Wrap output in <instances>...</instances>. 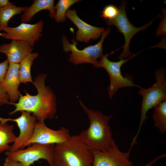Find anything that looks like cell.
<instances>
[{
  "mask_svg": "<svg viewBox=\"0 0 166 166\" xmlns=\"http://www.w3.org/2000/svg\"><path fill=\"white\" fill-rule=\"evenodd\" d=\"M126 1H122L119 7V13L114 19L107 21L106 24L109 26L114 25L119 31L124 36L125 38L124 45L121 47L123 48V51L118 57L120 60L124 59L126 57H130L132 54L130 51L129 45L132 37L137 33L147 29L152 23L154 20L140 27H136L130 22L127 18L126 11Z\"/></svg>",
  "mask_w": 166,
  "mask_h": 166,
  "instance_id": "obj_8",
  "label": "cell"
},
{
  "mask_svg": "<svg viewBox=\"0 0 166 166\" xmlns=\"http://www.w3.org/2000/svg\"><path fill=\"white\" fill-rule=\"evenodd\" d=\"M119 8L113 4L105 6L101 11L100 17L107 21H110L115 19L119 13Z\"/></svg>",
  "mask_w": 166,
  "mask_h": 166,
  "instance_id": "obj_22",
  "label": "cell"
},
{
  "mask_svg": "<svg viewBox=\"0 0 166 166\" xmlns=\"http://www.w3.org/2000/svg\"><path fill=\"white\" fill-rule=\"evenodd\" d=\"M3 165L4 166H25L21 163L7 156L5 159Z\"/></svg>",
  "mask_w": 166,
  "mask_h": 166,
  "instance_id": "obj_26",
  "label": "cell"
},
{
  "mask_svg": "<svg viewBox=\"0 0 166 166\" xmlns=\"http://www.w3.org/2000/svg\"><path fill=\"white\" fill-rule=\"evenodd\" d=\"M14 125L0 122V154L9 151V144L14 143L17 137L14 132Z\"/></svg>",
  "mask_w": 166,
  "mask_h": 166,
  "instance_id": "obj_17",
  "label": "cell"
},
{
  "mask_svg": "<svg viewBox=\"0 0 166 166\" xmlns=\"http://www.w3.org/2000/svg\"><path fill=\"white\" fill-rule=\"evenodd\" d=\"M66 17L70 19L77 27L76 33L77 41L88 43L91 39H96L100 37L105 31L104 27H98L89 24L81 20L75 10L68 9Z\"/></svg>",
  "mask_w": 166,
  "mask_h": 166,
  "instance_id": "obj_13",
  "label": "cell"
},
{
  "mask_svg": "<svg viewBox=\"0 0 166 166\" xmlns=\"http://www.w3.org/2000/svg\"><path fill=\"white\" fill-rule=\"evenodd\" d=\"M19 64L10 63L2 85L9 97V102L15 103L21 95L18 90L21 83L19 77Z\"/></svg>",
  "mask_w": 166,
  "mask_h": 166,
  "instance_id": "obj_15",
  "label": "cell"
},
{
  "mask_svg": "<svg viewBox=\"0 0 166 166\" xmlns=\"http://www.w3.org/2000/svg\"><path fill=\"white\" fill-rule=\"evenodd\" d=\"M132 148L130 146L127 152H124L115 144L105 151L91 149L93 156V166H133L129 160Z\"/></svg>",
  "mask_w": 166,
  "mask_h": 166,
  "instance_id": "obj_12",
  "label": "cell"
},
{
  "mask_svg": "<svg viewBox=\"0 0 166 166\" xmlns=\"http://www.w3.org/2000/svg\"><path fill=\"white\" fill-rule=\"evenodd\" d=\"M44 23L40 20L34 24L21 23L15 27L8 26L0 33V36L7 39L25 41L33 47L42 36Z\"/></svg>",
  "mask_w": 166,
  "mask_h": 166,
  "instance_id": "obj_9",
  "label": "cell"
},
{
  "mask_svg": "<svg viewBox=\"0 0 166 166\" xmlns=\"http://www.w3.org/2000/svg\"><path fill=\"white\" fill-rule=\"evenodd\" d=\"M33 49L27 42L14 40L0 45V53L6 55L10 63L19 64Z\"/></svg>",
  "mask_w": 166,
  "mask_h": 166,
  "instance_id": "obj_14",
  "label": "cell"
},
{
  "mask_svg": "<svg viewBox=\"0 0 166 166\" xmlns=\"http://www.w3.org/2000/svg\"><path fill=\"white\" fill-rule=\"evenodd\" d=\"M162 12L163 14V18L160 22L159 26L156 31V35L157 37L163 35L166 36V9H163Z\"/></svg>",
  "mask_w": 166,
  "mask_h": 166,
  "instance_id": "obj_23",
  "label": "cell"
},
{
  "mask_svg": "<svg viewBox=\"0 0 166 166\" xmlns=\"http://www.w3.org/2000/svg\"><path fill=\"white\" fill-rule=\"evenodd\" d=\"M156 82L147 89L140 87L139 91L143 97L140 111V117L139 128L133 137L131 144H135L140 132L141 127L147 119L148 111L160 103L166 101V78L164 68L157 69L155 72Z\"/></svg>",
  "mask_w": 166,
  "mask_h": 166,
  "instance_id": "obj_4",
  "label": "cell"
},
{
  "mask_svg": "<svg viewBox=\"0 0 166 166\" xmlns=\"http://www.w3.org/2000/svg\"><path fill=\"white\" fill-rule=\"evenodd\" d=\"M79 102L87 115L89 125L80 132L79 137L91 149L103 151L109 149L115 144L109 125L112 115H105L101 111L90 109Z\"/></svg>",
  "mask_w": 166,
  "mask_h": 166,
  "instance_id": "obj_2",
  "label": "cell"
},
{
  "mask_svg": "<svg viewBox=\"0 0 166 166\" xmlns=\"http://www.w3.org/2000/svg\"><path fill=\"white\" fill-rule=\"evenodd\" d=\"M21 115L15 119L4 118L0 117V122L7 123L9 121L15 122L20 130V133L9 151H15L24 148V146L32 138L34 131V126L37 122L35 117L31 113L21 112Z\"/></svg>",
  "mask_w": 166,
  "mask_h": 166,
  "instance_id": "obj_11",
  "label": "cell"
},
{
  "mask_svg": "<svg viewBox=\"0 0 166 166\" xmlns=\"http://www.w3.org/2000/svg\"><path fill=\"white\" fill-rule=\"evenodd\" d=\"M39 56L37 52L32 53L24 59L19 63L20 68L19 70V77L21 83H26L30 82L32 83L31 73V67L34 60Z\"/></svg>",
  "mask_w": 166,
  "mask_h": 166,
  "instance_id": "obj_19",
  "label": "cell"
},
{
  "mask_svg": "<svg viewBox=\"0 0 166 166\" xmlns=\"http://www.w3.org/2000/svg\"><path fill=\"white\" fill-rule=\"evenodd\" d=\"M109 54L108 53L103 55L99 61L101 68H105L109 76L110 83L108 88L109 98H112L114 94L120 88L135 86L140 88V86L133 83L132 76L128 75L123 76L121 71L122 66L128 60L135 57L138 53L133 54L126 59L120 60L116 62L111 61L108 58Z\"/></svg>",
  "mask_w": 166,
  "mask_h": 166,
  "instance_id": "obj_7",
  "label": "cell"
},
{
  "mask_svg": "<svg viewBox=\"0 0 166 166\" xmlns=\"http://www.w3.org/2000/svg\"><path fill=\"white\" fill-rule=\"evenodd\" d=\"M70 136L69 130L66 128L61 127L54 130L47 127L44 121H38L35 124L32 138L24 148L34 143L54 144L62 143L67 141Z\"/></svg>",
  "mask_w": 166,
  "mask_h": 166,
  "instance_id": "obj_10",
  "label": "cell"
},
{
  "mask_svg": "<svg viewBox=\"0 0 166 166\" xmlns=\"http://www.w3.org/2000/svg\"><path fill=\"white\" fill-rule=\"evenodd\" d=\"M166 157V155L165 154H162L154 158V159L152 161L149 162L148 164L144 166H151L153 164L155 163L158 160L161 158H164Z\"/></svg>",
  "mask_w": 166,
  "mask_h": 166,
  "instance_id": "obj_27",
  "label": "cell"
},
{
  "mask_svg": "<svg viewBox=\"0 0 166 166\" xmlns=\"http://www.w3.org/2000/svg\"><path fill=\"white\" fill-rule=\"evenodd\" d=\"M54 166H93L92 150L78 135L71 136L66 141L55 145Z\"/></svg>",
  "mask_w": 166,
  "mask_h": 166,
  "instance_id": "obj_3",
  "label": "cell"
},
{
  "mask_svg": "<svg viewBox=\"0 0 166 166\" xmlns=\"http://www.w3.org/2000/svg\"><path fill=\"white\" fill-rule=\"evenodd\" d=\"M53 0H34L32 4L26 7L21 17V23L30 22L33 16L39 11L47 10L49 11V15L52 18H54L56 10Z\"/></svg>",
  "mask_w": 166,
  "mask_h": 166,
  "instance_id": "obj_16",
  "label": "cell"
},
{
  "mask_svg": "<svg viewBox=\"0 0 166 166\" xmlns=\"http://www.w3.org/2000/svg\"><path fill=\"white\" fill-rule=\"evenodd\" d=\"M9 62L6 59L4 61L0 63V83L3 81L5 76Z\"/></svg>",
  "mask_w": 166,
  "mask_h": 166,
  "instance_id": "obj_24",
  "label": "cell"
},
{
  "mask_svg": "<svg viewBox=\"0 0 166 166\" xmlns=\"http://www.w3.org/2000/svg\"><path fill=\"white\" fill-rule=\"evenodd\" d=\"M153 120L155 127L162 133L166 131V101L162 102L154 107Z\"/></svg>",
  "mask_w": 166,
  "mask_h": 166,
  "instance_id": "obj_20",
  "label": "cell"
},
{
  "mask_svg": "<svg viewBox=\"0 0 166 166\" xmlns=\"http://www.w3.org/2000/svg\"><path fill=\"white\" fill-rule=\"evenodd\" d=\"M79 0H59L55 6L56 14L54 18L57 23L65 21L66 13L69 8L75 3L80 1Z\"/></svg>",
  "mask_w": 166,
  "mask_h": 166,
  "instance_id": "obj_21",
  "label": "cell"
},
{
  "mask_svg": "<svg viewBox=\"0 0 166 166\" xmlns=\"http://www.w3.org/2000/svg\"><path fill=\"white\" fill-rule=\"evenodd\" d=\"M10 2L8 0H0V8H3L9 4Z\"/></svg>",
  "mask_w": 166,
  "mask_h": 166,
  "instance_id": "obj_28",
  "label": "cell"
},
{
  "mask_svg": "<svg viewBox=\"0 0 166 166\" xmlns=\"http://www.w3.org/2000/svg\"><path fill=\"white\" fill-rule=\"evenodd\" d=\"M26 6H18L10 3L3 8H0V33L8 26L10 19L15 15L22 14Z\"/></svg>",
  "mask_w": 166,
  "mask_h": 166,
  "instance_id": "obj_18",
  "label": "cell"
},
{
  "mask_svg": "<svg viewBox=\"0 0 166 166\" xmlns=\"http://www.w3.org/2000/svg\"><path fill=\"white\" fill-rule=\"evenodd\" d=\"M45 73L37 76L33 84L36 88L38 93L35 95L27 92L21 95L18 103L9 104L14 105L15 109L9 113L11 115L18 111H27L32 113L38 122L44 121L47 119H52L56 114L57 104L55 95L50 88L46 86Z\"/></svg>",
  "mask_w": 166,
  "mask_h": 166,
  "instance_id": "obj_1",
  "label": "cell"
},
{
  "mask_svg": "<svg viewBox=\"0 0 166 166\" xmlns=\"http://www.w3.org/2000/svg\"><path fill=\"white\" fill-rule=\"evenodd\" d=\"M31 146L15 151H8L5 154L25 166H30L34 163L43 159L46 160L49 166H54V144H42L34 143Z\"/></svg>",
  "mask_w": 166,
  "mask_h": 166,
  "instance_id": "obj_6",
  "label": "cell"
},
{
  "mask_svg": "<svg viewBox=\"0 0 166 166\" xmlns=\"http://www.w3.org/2000/svg\"><path fill=\"white\" fill-rule=\"evenodd\" d=\"M110 32V28H107L103 32L100 41L96 44L90 45L79 49L77 47V42L74 38L72 43H70L66 37L63 35L61 39L63 51L66 53L71 52L69 61L75 65L90 63L97 68H101L99 61L103 55L102 45L104 40Z\"/></svg>",
  "mask_w": 166,
  "mask_h": 166,
  "instance_id": "obj_5",
  "label": "cell"
},
{
  "mask_svg": "<svg viewBox=\"0 0 166 166\" xmlns=\"http://www.w3.org/2000/svg\"><path fill=\"white\" fill-rule=\"evenodd\" d=\"M9 97L0 83V105L9 104Z\"/></svg>",
  "mask_w": 166,
  "mask_h": 166,
  "instance_id": "obj_25",
  "label": "cell"
}]
</instances>
